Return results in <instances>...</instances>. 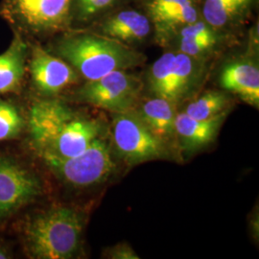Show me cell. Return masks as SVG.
Segmentation results:
<instances>
[{"label":"cell","mask_w":259,"mask_h":259,"mask_svg":"<svg viewBox=\"0 0 259 259\" xmlns=\"http://www.w3.org/2000/svg\"><path fill=\"white\" fill-rule=\"evenodd\" d=\"M258 0H201V19L215 30L241 39L255 20Z\"/></svg>","instance_id":"cell-15"},{"label":"cell","mask_w":259,"mask_h":259,"mask_svg":"<svg viewBox=\"0 0 259 259\" xmlns=\"http://www.w3.org/2000/svg\"><path fill=\"white\" fill-rule=\"evenodd\" d=\"M16 257L15 245L0 232V259H13Z\"/></svg>","instance_id":"cell-23"},{"label":"cell","mask_w":259,"mask_h":259,"mask_svg":"<svg viewBox=\"0 0 259 259\" xmlns=\"http://www.w3.org/2000/svg\"><path fill=\"white\" fill-rule=\"evenodd\" d=\"M244 49L230 55L220 56L221 62L216 72L219 89L237 96L243 102L259 108V31L258 20H254L244 37Z\"/></svg>","instance_id":"cell-9"},{"label":"cell","mask_w":259,"mask_h":259,"mask_svg":"<svg viewBox=\"0 0 259 259\" xmlns=\"http://www.w3.org/2000/svg\"><path fill=\"white\" fill-rule=\"evenodd\" d=\"M89 213L72 203L34 204L10 224L28 259H78L84 256Z\"/></svg>","instance_id":"cell-2"},{"label":"cell","mask_w":259,"mask_h":259,"mask_svg":"<svg viewBox=\"0 0 259 259\" xmlns=\"http://www.w3.org/2000/svg\"><path fill=\"white\" fill-rule=\"evenodd\" d=\"M42 45L70 65L83 82L99 79L115 70H134L147 61L139 49L89 29H69Z\"/></svg>","instance_id":"cell-3"},{"label":"cell","mask_w":259,"mask_h":259,"mask_svg":"<svg viewBox=\"0 0 259 259\" xmlns=\"http://www.w3.org/2000/svg\"><path fill=\"white\" fill-rule=\"evenodd\" d=\"M135 0H72L71 29H84L112 10Z\"/></svg>","instance_id":"cell-21"},{"label":"cell","mask_w":259,"mask_h":259,"mask_svg":"<svg viewBox=\"0 0 259 259\" xmlns=\"http://www.w3.org/2000/svg\"><path fill=\"white\" fill-rule=\"evenodd\" d=\"M133 70H115L93 81L76 85L63 98L77 105L111 113L133 110L143 95L141 75Z\"/></svg>","instance_id":"cell-8"},{"label":"cell","mask_w":259,"mask_h":259,"mask_svg":"<svg viewBox=\"0 0 259 259\" xmlns=\"http://www.w3.org/2000/svg\"><path fill=\"white\" fill-rule=\"evenodd\" d=\"M72 0H1L0 18L13 33L45 44L71 29Z\"/></svg>","instance_id":"cell-6"},{"label":"cell","mask_w":259,"mask_h":259,"mask_svg":"<svg viewBox=\"0 0 259 259\" xmlns=\"http://www.w3.org/2000/svg\"><path fill=\"white\" fill-rule=\"evenodd\" d=\"M109 136L95 139L81 154L64 159L37 161L49 176L68 190L83 191L106 183L116 162Z\"/></svg>","instance_id":"cell-7"},{"label":"cell","mask_w":259,"mask_h":259,"mask_svg":"<svg viewBox=\"0 0 259 259\" xmlns=\"http://www.w3.org/2000/svg\"><path fill=\"white\" fill-rule=\"evenodd\" d=\"M83 82L74 69L61 58L50 53L38 41H30L27 79L24 95L29 98L64 97Z\"/></svg>","instance_id":"cell-11"},{"label":"cell","mask_w":259,"mask_h":259,"mask_svg":"<svg viewBox=\"0 0 259 259\" xmlns=\"http://www.w3.org/2000/svg\"><path fill=\"white\" fill-rule=\"evenodd\" d=\"M111 147L129 166L157 159H171L172 149L156 137L133 110L111 113Z\"/></svg>","instance_id":"cell-10"},{"label":"cell","mask_w":259,"mask_h":259,"mask_svg":"<svg viewBox=\"0 0 259 259\" xmlns=\"http://www.w3.org/2000/svg\"><path fill=\"white\" fill-rule=\"evenodd\" d=\"M134 4L151 19L154 45L162 49L180 28L201 19V0H135Z\"/></svg>","instance_id":"cell-14"},{"label":"cell","mask_w":259,"mask_h":259,"mask_svg":"<svg viewBox=\"0 0 259 259\" xmlns=\"http://www.w3.org/2000/svg\"><path fill=\"white\" fill-rule=\"evenodd\" d=\"M50 187L47 173L22 149H0V232L28 207L45 202Z\"/></svg>","instance_id":"cell-4"},{"label":"cell","mask_w":259,"mask_h":259,"mask_svg":"<svg viewBox=\"0 0 259 259\" xmlns=\"http://www.w3.org/2000/svg\"><path fill=\"white\" fill-rule=\"evenodd\" d=\"M84 29L139 50L140 47L154 44L155 38V28L151 19L134 3L112 10Z\"/></svg>","instance_id":"cell-12"},{"label":"cell","mask_w":259,"mask_h":259,"mask_svg":"<svg viewBox=\"0 0 259 259\" xmlns=\"http://www.w3.org/2000/svg\"><path fill=\"white\" fill-rule=\"evenodd\" d=\"M27 99V132L19 147L37 161L75 157L109 135L108 124L87 106L63 97Z\"/></svg>","instance_id":"cell-1"},{"label":"cell","mask_w":259,"mask_h":259,"mask_svg":"<svg viewBox=\"0 0 259 259\" xmlns=\"http://www.w3.org/2000/svg\"><path fill=\"white\" fill-rule=\"evenodd\" d=\"M30 41L17 33L0 54V95H24Z\"/></svg>","instance_id":"cell-16"},{"label":"cell","mask_w":259,"mask_h":259,"mask_svg":"<svg viewBox=\"0 0 259 259\" xmlns=\"http://www.w3.org/2000/svg\"><path fill=\"white\" fill-rule=\"evenodd\" d=\"M229 112L210 119H196L185 112H177L175 136L177 148L185 155H192L206 148L215 141Z\"/></svg>","instance_id":"cell-17"},{"label":"cell","mask_w":259,"mask_h":259,"mask_svg":"<svg viewBox=\"0 0 259 259\" xmlns=\"http://www.w3.org/2000/svg\"><path fill=\"white\" fill-rule=\"evenodd\" d=\"M28 119L25 95H0V144L21 142L26 136Z\"/></svg>","instance_id":"cell-19"},{"label":"cell","mask_w":259,"mask_h":259,"mask_svg":"<svg viewBox=\"0 0 259 259\" xmlns=\"http://www.w3.org/2000/svg\"><path fill=\"white\" fill-rule=\"evenodd\" d=\"M212 62L174 50H163L141 75L143 94L167 99L179 106L203 90Z\"/></svg>","instance_id":"cell-5"},{"label":"cell","mask_w":259,"mask_h":259,"mask_svg":"<svg viewBox=\"0 0 259 259\" xmlns=\"http://www.w3.org/2000/svg\"><path fill=\"white\" fill-rule=\"evenodd\" d=\"M186 102L184 112L196 119L205 120L230 112L232 95L221 89H208L202 90Z\"/></svg>","instance_id":"cell-20"},{"label":"cell","mask_w":259,"mask_h":259,"mask_svg":"<svg viewBox=\"0 0 259 259\" xmlns=\"http://www.w3.org/2000/svg\"><path fill=\"white\" fill-rule=\"evenodd\" d=\"M177 108L176 104L164 98L142 95L133 111L156 137L173 150L177 148Z\"/></svg>","instance_id":"cell-18"},{"label":"cell","mask_w":259,"mask_h":259,"mask_svg":"<svg viewBox=\"0 0 259 259\" xmlns=\"http://www.w3.org/2000/svg\"><path fill=\"white\" fill-rule=\"evenodd\" d=\"M241 39L224 35L204 19H200L176 31L167 41L163 50L179 51L214 63L224 52L238 44Z\"/></svg>","instance_id":"cell-13"},{"label":"cell","mask_w":259,"mask_h":259,"mask_svg":"<svg viewBox=\"0 0 259 259\" xmlns=\"http://www.w3.org/2000/svg\"><path fill=\"white\" fill-rule=\"evenodd\" d=\"M103 258L139 259V255L127 242L117 243L104 250Z\"/></svg>","instance_id":"cell-22"}]
</instances>
